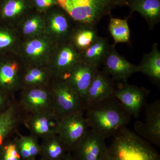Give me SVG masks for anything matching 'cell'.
Here are the masks:
<instances>
[{"instance_id":"3957f363","label":"cell","mask_w":160,"mask_h":160,"mask_svg":"<svg viewBox=\"0 0 160 160\" xmlns=\"http://www.w3.org/2000/svg\"><path fill=\"white\" fill-rule=\"evenodd\" d=\"M78 26L95 27L118 7L127 6V0H55Z\"/></svg>"},{"instance_id":"f1b7e54d","label":"cell","mask_w":160,"mask_h":160,"mask_svg":"<svg viewBox=\"0 0 160 160\" xmlns=\"http://www.w3.org/2000/svg\"><path fill=\"white\" fill-rule=\"evenodd\" d=\"M0 160H22L14 138L8 140L1 147Z\"/></svg>"},{"instance_id":"ac0fdd59","label":"cell","mask_w":160,"mask_h":160,"mask_svg":"<svg viewBox=\"0 0 160 160\" xmlns=\"http://www.w3.org/2000/svg\"><path fill=\"white\" fill-rule=\"evenodd\" d=\"M54 77L50 69L38 66L28 67L22 72V89L38 87H49Z\"/></svg>"},{"instance_id":"9c48e42d","label":"cell","mask_w":160,"mask_h":160,"mask_svg":"<svg viewBox=\"0 0 160 160\" xmlns=\"http://www.w3.org/2000/svg\"><path fill=\"white\" fill-rule=\"evenodd\" d=\"M102 66L103 71L109 75L115 83L127 82L132 75L139 72L138 65L130 63L119 54L113 45Z\"/></svg>"},{"instance_id":"484cf974","label":"cell","mask_w":160,"mask_h":160,"mask_svg":"<svg viewBox=\"0 0 160 160\" xmlns=\"http://www.w3.org/2000/svg\"><path fill=\"white\" fill-rule=\"evenodd\" d=\"M109 30L114 40V46L119 43H129L130 32L128 18H111L109 24Z\"/></svg>"},{"instance_id":"1f68e13d","label":"cell","mask_w":160,"mask_h":160,"mask_svg":"<svg viewBox=\"0 0 160 160\" xmlns=\"http://www.w3.org/2000/svg\"><path fill=\"white\" fill-rule=\"evenodd\" d=\"M36 5L40 9H46L52 6L54 0H35Z\"/></svg>"},{"instance_id":"5b68a950","label":"cell","mask_w":160,"mask_h":160,"mask_svg":"<svg viewBox=\"0 0 160 160\" xmlns=\"http://www.w3.org/2000/svg\"><path fill=\"white\" fill-rule=\"evenodd\" d=\"M22 90L18 102L26 114L54 112L53 98L49 86L26 88Z\"/></svg>"},{"instance_id":"7c38bea8","label":"cell","mask_w":160,"mask_h":160,"mask_svg":"<svg viewBox=\"0 0 160 160\" xmlns=\"http://www.w3.org/2000/svg\"><path fill=\"white\" fill-rule=\"evenodd\" d=\"M26 115L15 98L0 114V148L12 135L16 134Z\"/></svg>"},{"instance_id":"8992f818","label":"cell","mask_w":160,"mask_h":160,"mask_svg":"<svg viewBox=\"0 0 160 160\" xmlns=\"http://www.w3.org/2000/svg\"><path fill=\"white\" fill-rule=\"evenodd\" d=\"M84 114L77 112L60 120L57 134L68 152L72 151L89 129Z\"/></svg>"},{"instance_id":"5bb4252c","label":"cell","mask_w":160,"mask_h":160,"mask_svg":"<svg viewBox=\"0 0 160 160\" xmlns=\"http://www.w3.org/2000/svg\"><path fill=\"white\" fill-rule=\"evenodd\" d=\"M98 69V68L86 64L81 60L63 79L69 83L85 104L87 91Z\"/></svg>"},{"instance_id":"7402d4cb","label":"cell","mask_w":160,"mask_h":160,"mask_svg":"<svg viewBox=\"0 0 160 160\" xmlns=\"http://www.w3.org/2000/svg\"><path fill=\"white\" fill-rule=\"evenodd\" d=\"M40 156L47 160H61L68 151L57 134L50 135L42 139Z\"/></svg>"},{"instance_id":"44dd1931","label":"cell","mask_w":160,"mask_h":160,"mask_svg":"<svg viewBox=\"0 0 160 160\" xmlns=\"http://www.w3.org/2000/svg\"><path fill=\"white\" fill-rule=\"evenodd\" d=\"M67 16L61 12L52 15L47 24V31L49 34L61 43L69 41L73 30Z\"/></svg>"},{"instance_id":"277c9868","label":"cell","mask_w":160,"mask_h":160,"mask_svg":"<svg viewBox=\"0 0 160 160\" xmlns=\"http://www.w3.org/2000/svg\"><path fill=\"white\" fill-rule=\"evenodd\" d=\"M54 112L59 119L77 112L85 113L86 105L66 80L54 78L49 86Z\"/></svg>"},{"instance_id":"6da1fadb","label":"cell","mask_w":160,"mask_h":160,"mask_svg":"<svg viewBox=\"0 0 160 160\" xmlns=\"http://www.w3.org/2000/svg\"><path fill=\"white\" fill-rule=\"evenodd\" d=\"M89 129L106 139L126 127L131 116L114 97L86 107Z\"/></svg>"},{"instance_id":"2e32d148","label":"cell","mask_w":160,"mask_h":160,"mask_svg":"<svg viewBox=\"0 0 160 160\" xmlns=\"http://www.w3.org/2000/svg\"><path fill=\"white\" fill-rule=\"evenodd\" d=\"M22 72L15 61L0 64V90L15 97L16 91L22 89Z\"/></svg>"},{"instance_id":"f546056e","label":"cell","mask_w":160,"mask_h":160,"mask_svg":"<svg viewBox=\"0 0 160 160\" xmlns=\"http://www.w3.org/2000/svg\"><path fill=\"white\" fill-rule=\"evenodd\" d=\"M14 41V37L11 33L5 30H0V49L11 46Z\"/></svg>"},{"instance_id":"603a6c76","label":"cell","mask_w":160,"mask_h":160,"mask_svg":"<svg viewBox=\"0 0 160 160\" xmlns=\"http://www.w3.org/2000/svg\"><path fill=\"white\" fill-rule=\"evenodd\" d=\"M99 37L95 27L78 26L77 29H73L69 42L81 53L92 45Z\"/></svg>"},{"instance_id":"4fadbf2b","label":"cell","mask_w":160,"mask_h":160,"mask_svg":"<svg viewBox=\"0 0 160 160\" xmlns=\"http://www.w3.org/2000/svg\"><path fill=\"white\" fill-rule=\"evenodd\" d=\"M116 88V83L109 75L98 69L87 91L86 107L113 97Z\"/></svg>"},{"instance_id":"ffe728a7","label":"cell","mask_w":160,"mask_h":160,"mask_svg":"<svg viewBox=\"0 0 160 160\" xmlns=\"http://www.w3.org/2000/svg\"><path fill=\"white\" fill-rule=\"evenodd\" d=\"M138 66L139 72L148 77L155 85L160 86V51L157 43H153L151 51L144 55Z\"/></svg>"},{"instance_id":"9a60e30c","label":"cell","mask_w":160,"mask_h":160,"mask_svg":"<svg viewBox=\"0 0 160 160\" xmlns=\"http://www.w3.org/2000/svg\"><path fill=\"white\" fill-rule=\"evenodd\" d=\"M81 52L68 41L60 44L51 68L54 78L64 79L77 63L81 61Z\"/></svg>"},{"instance_id":"cb8c5ba5","label":"cell","mask_w":160,"mask_h":160,"mask_svg":"<svg viewBox=\"0 0 160 160\" xmlns=\"http://www.w3.org/2000/svg\"><path fill=\"white\" fill-rule=\"evenodd\" d=\"M16 134L14 140L22 160H36L41 152L38 138L31 134L23 135L18 131Z\"/></svg>"},{"instance_id":"ba28073f","label":"cell","mask_w":160,"mask_h":160,"mask_svg":"<svg viewBox=\"0 0 160 160\" xmlns=\"http://www.w3.org/2000/svg\"><path fill=\"white\" fill-rule=\"evenodd\" d=\"M105 140L89 129L72 152L77 160H103L107 148Z\"/></svg>"},{"instance_id":"4dcf8cb0","label":"cell","mask_w":160,"mask_h":160,"mask_svg":"<svg viewBox=\"0 0 160 160\" xmlns=\"http://www.w3.org/2000/svg\"><path fill=\"white\" fill-rule=\"evenodd\" d=\"M15 98L8 92L0 90V114L10 105Z\"/></svg>"},{"instance_id":"7a4b0ae2","label":"cell","mask_w":160,"mask_h":160,"mask_svg":"<svg viewBox=\"0 0 160 160\" xmlns=\"http://www.w3.org/2000/svg\"><path fill=\"white\" fill-rule=\"evenodd\" d=\"M113 137L103 160H160L158 152L149 142L126 127Z\"/></svg>"},{"instance_id":"8fae6325","label":"cell","mask_w":160,"mask_h":160,"mask_svg":"<svg viewBox=\"0 0 160 160\" xmlns=\"http://www.w3.org/2000/svg\"><path fill=\"white\" fill-rule=\"evenodd\" d=\"M137 132L156 146H160V101L146 106L145 123L137 122Z\"/></svg>"},{"instance_id":"e0dca14e","label":"cell","mask_w":160,"mask_h":160,"mask_svg":"<svg viewBox=\"0 0 160 160\" xmlns=\"http://www.w3.org/2000/svg\"><path fill=\"white\" fill-rule=\"evenodd\" d=\"M131 12H137L146 20L152 30L160 22V0H127Z\"/></svg>"},{"instance_id":"d6986e66","label":"cell","mask_w":160,"mask_h":160,"mask_svg":"<svg viewBox=\"0 0 160 160\" xmlns=\"http://www.w3.org/2000/svg\"><path fill=\"white\" fill-rule=\"evenodd\" d=\"M112 47L107 38L99 36L89 48L81 52V61L98 68L102 66Z\"/></svg>"},{"instance_id":"d6a6232c","label":"cell","mask_w":160,"mask_h":160,"mask_svg":"<svg viewBox=\"0 0 160 160\" xmlns=\"http://www.w3.org/2000/svg\"><path fill=\"white\" fill-rule=\"evenodd\" d=\"M61 160H77L74 157L72 152H67L65 156Z\"/></svg>"},{"instance_id":"d4e9b609","label":"cell","mask_w":160,"mask_h":160,"mask_svg":"<svg viewBox=\"0 0 160 160\" xmlns=\"http://www.w3.org/2000/svg\"><path fill=\"white\" fill-rule=\"evenodd\" d=\"M50 44L44 38H35L26 42L24 46V52L29 59L34 62L44 59L49 53Z\"/></svg>"},{"instance_id":"836d02e7","label":"cell","mask_w":160,"mask_h":160,"mask_svg":"<svg viewBox=\"0 0 160 160\" xmlns=\"http://www.w3.org/2000/svg\"><path fill=\"white\" fill-rule=\"evenodd\" d=\"M39 160H47L46 159H44L42 158H41V159Z\"/></svg>"},{"instance_id":"30bf717a","label":"cell","mask_w":160,"mask_h":160,"mask_svg":"<svg viewBox=\"0 0 160 160\" xmlns=\"http://www.w3.org/2000/svg\"><path fill=\"white\" fill-rule=\"evenodd\" d=\"M60 120L54 112H43L26 114L23 124L30 134L38 138L57 134Z\"/></svg>"},{"instance_id":"83f0119b","label":"cell","mask_w":160,"mask_h":160,"mask_svg":"<svg viewBox=\"0 0 160 160\" xmlns=\"http://www.w3.org/2000/svg\"><path fill=\"white\" fill-rule=\"evenodd\" d=\"M25 8L22 0H9L3 7L2 14L3 17L11 19L21 14Z\"/></svg>"},{"instance_id":"4316f807","label":"cell","mask_w":160,"mask_h":160,"mask_svg":"<svg viewBox=\"0 0 160 160\" xmlns=\"http://www.w3.org/2000/svg\"><path fill=\"white\" fill-rule=\"evenodd\" d=\"M44 21L38 16H34L26 20L22 26L23 33L31 37L38 34L44 29Z\"/></svg>"},{"instance_id":"52a82bcc","label":"cell","mask_w":160,"mask_h":160,"mask_svg":"<svg viewBox=\"0 0 160 160\" xmlns=\"http://www.w3.org/2000/svg\"><path fill=\"white\" fill-rule=\"evenodd\" d=\"M149 91L126 83H118L114 97L131 116L138 118L146 103Z\"/></svg>"}]
</instances>
